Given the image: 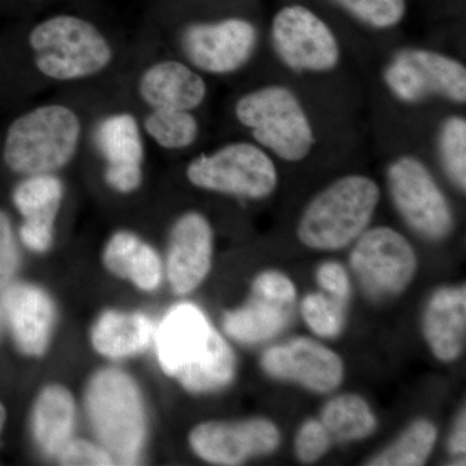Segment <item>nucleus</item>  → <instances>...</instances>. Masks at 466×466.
<instances>
[{"mask_svg": "<svg viewBox=\"0 0 466 466\" xmlns=\"http://www.w3.org/2000/svg\"><path fill=\"white\" fill-rule=\"evenodd\" d=\"M86 404L104 449L118 464H137L146 441V415L133 380L121 370H100L88 385Z\"/></svg>", "mask_w": 466, "mask_h": 466, "instance_id": "nucleus-5", "label": "nucleus"}, {"mask_svg": "<svg viewBox=\"0 0 466 466\" xmlns=\"http://www.w3.org/2000/svg\"><path fill=\"white\" fill-rule=\"evenodd\" d=\"M29 46L39 72L58 82L100 75L113 60L112 46L99 27L75 15H55L36 24Z\"/></svg>", "mask_w": 466, "mask_h": 466, "instance_id": "nucleus-3", "label": "nucleus"}, {"mask_svg": "<svg viewBox=\"0 0 466 466\" xmlns=\"http://www.w3.org/2000/svg\"><path fill=\"white\" fill-rule=\"evenodd\" d=\"M63 198V183L55 174L30 175L15 189L14 202L24 217L21 240L29 249L42 253L51 247Z\"/></svg>", "mask_w": 466, "mask_h": 466, "instance_id": "nucleus-17", "label": "nucleus"}, {"mask_svg": "<svg viewBox=\"0 0 466 466\" xmlns=\"http://www.w3.org/2000/svg\"><path fill=\"white\" fill-rule=\"evenodd\" d=\"M258 33L249 21L231 17L193 24L182 34V48L193 66L208 75L241 69L256 51Z\"/></svg>", "mask_w": 466, "mask_h": 466, "instance_id": "nucleus-12", "label": "nucleus"}, {"mask_svg": "<svg viewBox=\"0 0 466 466\" xmlns=\"http://www.w3.org/2000/svg\"><path fill=\"white\" fill-rule=\"evenodd\" d=\"M104 263L110 272L128 279L140 289L155 290L161 284V259L134 233H115L104 250Z\"/></svg>", "mask_w": 466, "mask_h": 466, "instance_id": "nucleus-21", "label": "nucleus"}, {"mask_svg": "<svg viewBox=\"0 0 466 466\" xmlns=\"http://www.w3.org/2000/svg\"><path fill=\"white\" fill-rule=\"evenodd\" d=\"M61 465L66 466H90L113 465L115 459L106 449L86 441H67L66 447L58 453Z\"/></svg>", "mask_w": 466, "mask_h": 466, "instance_id": "nucleus-32", "label": "nucleus"}, {"mask_svg": "<svg viewBox=\"0 0 466 466\" xmlns=\"http://www.w3.org/2000/svg\"><path fill=\"white\" fill-rule=\"evenodd\" d=\"M437 429L425 420L417 421L388 450L370 462L375 466H419L431 456Z\"/></svg>", "mask_w": 466, "mask_h": 466, "instance_id": "nucleus-27", "label": "nucleus"}, {"mask_svg": "<svg viewBox=\"0 0 466 466\" xmlns=\"http://www.w3.org/2000/svg\"><path fill=\"white\" fill-rule=\"evenodd\" d=\"M318 281L328 293L339 299H345L349 296V278L345 269L339 263H324L319 268Z\"/></svg>", "mask_w": 466, "mask_h": 466, "instance_id": "nucleus-35", "label": "nucleus"}, {"mask_svg": "<svg viewBox=\"0 0 466 466\" xmlns=\"http://www.w3.org/2000/svg\"><path fill=\"white\" fill-rule=\"evenodd\" d=\"M391 198L401 217L429 238H444L452 228V213L433 175L420 159L404 156L388 168Z\"/></svg>", "mask_w": 466, "mask_h": 466, "instance_id": "nucleus-10", "label": "nucleus"}, {"mask_svg": "<svg viewBox=\"0 0 466 466\" xmlns=\"http://www.w3.org/2000/svg\"><path fill=\"white\" fill-rule=\"evenodd\" d=\"M81 119L63 104H47L26 112L9 126L5 161L17 174H54L66 167L81 142Z\"/></svg>", "mask_w": 466, "mask_h": 466, "instance_id": "nucleus-2", "label": "nucleus"}, {"mask_svg": "<svg viewBox=\"0 0 466 466\" xmlns=\"http://www.w3.org/2000/svg\"><path fill=\"white\" fill-rule=\"evenodd\" d=\"M144 130L162 148H188L198 137V119L189 110L152 109L144 118Z\"/></svg>", "mask_w": 466, "mask_h": 466, "instance_id": "nucleus-26", "label": "nucleus"}, {"mask_svg": "<svg viewBox=\"0 0 466 466\" xmlns=\"http://www.w3.org/2000/svg\"><path fill=\"white\" fill-rule=\"evenodd\" d=\"M5 407L0 403V431H2L3 426H5Z\"/></svg>", "mask_w": 466, "mask_h": 466, "instance_id": "nucleus-37", "label": "nucleus"}, {"mask_svg": "<svg viewBox=\"0 0 466 466\" xmlns=\"http://www.w3.org/2000/svg\"><path fill=\"white\" fill-rule=\"evenodd\" d=\"M321 420L329 435L345 441L363 440L375 431L377 425L366 401L352 394L330 400L324 408Z\"/></svg>", "mask_w": 466, "mask_h": 466, "instance_id": "nucleus-25", "label": "nucleus"}, {"mask_svg": "<svg viewBox=\"0 0 466 466\" xmlns=\"http://www.w3.org/2000/svg\"><path fill=\"white\" fill-rule=\"evenodd\" d=\"M302 314L306 323L319 336L333 337L343 324L342 300L324 294H309L303 299Z\"/></svg>", "mask_w": 466, "mask_h": 466, "instance_id": "nucleus-29", "label": "nucleus"}, {"mask_svg": "<svg viewBox=\"0 0 466 466\" xmlns=\"http://www.w3.org/2000/svg\"><path fill=\"white\" fill-rule=\"evenodd\" d=\"M271 39L281 63L294 72H329L341 56L332 29L302 5H289L276 15Z\"/></svg>", "mask_w": 466, "mask_h": 466, "instance_id": "nucleus-9", "label": "nucleus"}, {"mask_svg": "<svg viewBox=\"0 0 466 466\" xmlns=\"http://www.w3.org/2000/svg\"><path fill=\"white\" fill-rule=\"evenodd\" d=\"M139 95L152 109L198 108L208 95V86L198 70L182 61L153 64L139 81Z\"/></svg>", "mask_w": 466, "mask_h": 466, "instance_id": "nucleus-19", "label": "nucleus"}, {"mask_svg": "<svg viewBox=\"0 0 466 466\" xmlns=\"http://www.w3.org/2000/svg\"><path fill=\"white\" fill-rule=\"evenodd\" d=\"M253 291L287 305H291L296 299L293 283L280 272L269 271L260 274L254 281Z\"/></svg>", "mask_w": 466, "mask_h": 466, "instance_id": "nucleus-34", "label": "nucleus"}, {"mask_svg": "<svg viewBox=\"0 0 466 466\" xmlns=\"http://www.w3.org/2000/svg\"><path fill=\"white\" fill-rule=\"evenodd\" d=\"M466 447V428H465V412L460 416L458 424H456L455 431L451 438V450L455 453H464Z\"/></svg>", "mask_w": 466, "mask_h": 466, "instance_id": "nucleus-36", "label": "nucleus"}, {"mask_svg": "<svg viewBox=\"0 0 466 466\" xmlns=\"http://www.w3.org/2000/svg\"><path fill=\"white\" fill-rule=\"evenodd\" d=\"M351 263L370 294L391 296L412 280L417 259L404 236L389 227H377L359 236Z\"/></svg>", "mask_w": 466, "mask_h": 466, "instance_id": "nucleus-11", "label": "nucleus"}, {"mask_svg": "<svg viewBox=\"0 0 466 466\" xmlns=\"http://www.w3.org/2000/svg\"><path fill=\"white\" fill-rule=\"evenodd\" d=\"M235 115L259 147L284 161H302L314 148L315 133L308 113L285 86L248 92L236 103Z\"/></svg>", "mask_w": 466, "mask_h": 466, "instance_id": "nucleus-6", "label": "nucleus"}, {"mask_svg": "<svg viewBox=\"0 0 466 466\" xmlns=\"http://www.w3.org/2000/svg\"><path fill=\"white\" fill-rule=\"evenodd\" d=\"M18 251L12 235L11 223L0 211V289L11 283L18 268Z\"/></svg>", "mask_w": 466, "mask_h": 466, "instance_id": "nucleus-33", "label": "nucleus"}, {"mask_svg": "<svg viewBox=\"0 0 466 466\" xmlns=\"http://www.w3.org/2000/svg\"><path fill=\"white\" fill-rule=\"evenodd\" d=\"M95 142L106 159L109 186L121 193L137 191L143 182L146 149L135 116L130 113L106 116L96 127Z\"/></svg>", "mask_w": 466, "mask_h": 466, "instance_id": "nucleus-15", "label": "nucleus"}, {"mask_svg": "<svg viewBox=\"0 0 466 466\" xmlns=\"http://www.w3.org/2000/svg\"><path fill=\"white\" fill-rule=\"evenodd\" d=\"M383 79L403 103H420L433 96L459 104L466 101L464 64L440 52L424 48L398 52L386 66Z\"/></svg>", "mask_w": 466, "mask_h": 466, "instance_id": "nucleus-8", "label": "nucleus"}, {"mask_svg": "<svg viewBox=\"0 0 466 466\" xmlns=\"http://www.w3.org/2000/svg\"><path fill=\"white\" fill-rule=\"evenodd\" d=\"M76 406L72 394L63 386L43 389L33 410L36 443L48 456H57L72 438Z\"/></svg>", "mask_w": 466, "mask_h": 466, "instance_id": "nucleus-23", "label": "nucleus"}, {"mask_svg": "<svg viewBox=\"0 0 466 466\" xmlns=\"http://www.w3.org/2000/svg\"><path fill=\"white\" fill-rule=\"evenodd\" d=\"M350 14L376 29L398 25L406 14V0H337Z\"/></svg>", "mask_w": 466, "mask_h": 466, "instance_id": "nucleus-30", "label": "nucleus"}, {"mask_svg": "<svg viewBox=\"0 0 466 466\" xmlns=\"http://www.w3.org/2000/svg\"><path fill=\"white\" fill-rule=\"evenodd\" d=\"M329 444L330 435L327 429L321 422L311 420L300 428L297 435V456L303 462L317 461L329 449Z\"/></svg>", "mask_w": 466, "mask_h": 466, "instance_id": "nucleus-31", "label": "nucleus"}, {"mask_svg": "<svg viewBox=\"0 0 466 466\" xmlns=\"http://www.w3.org/2000/svg\"><path fill=\"white\" fill-rule=\"evenodd\" d=\"M213 256V231L198 213L180 217L171 229L167 274L175 293L187 294L207 278Z\"/></svg>", "mask_w": 466, "mask_h": 466, "instance_id": "nucleus-16", "label": "nucleus"}, {"mask_svg": "<svg viewBox=\"0 0 466 466\" xmlns=\"http://www.w3.org/2000/svg\"><path fill=\"white\" fill-rule=\"evenodd\" d=\"M280 441L276 426L268 420L240 422H205L189 435L191 447L201 459L218 465H238L253 456L265 455Z\"/></svg>", "mask_w": 466, "mask_h": 466, "instance_id": "nucleus-13", "label": "nucleus"}, {"mask_svg": "<svg viewBox=\"0 0 466 466\" xmlns=\"http://www.w3.org/2000/svg\"><path fill=\"white\" fill-rule=\"evenodd\" d=\"M2 306L21 351L35 357L42 355L55 323L50 297L34 285L15 284L3 291Z\"/></svg>", "mask_w": 466, "mask_h": 466, "instance_id": "nucleus-18", "label": "nucleus"}, {"mask_svg": "<svg viewBox=\"0 0 466 466\" xmlns=\"http://www.w3.org/2000/svg\"><path fill=\"white\" fill-rule=\"evenodd\" d=\"M155 327L137 312L106 311L92 329V343L99 354L112 359L133 357L148 348Z\"/></svg>", "mask_w": 466, "mask_h": 466, "instance_id": "nucleus-22", "label": "nucleus"}, {"mask_svg": "<svg viewBox=\"0 0 466 466\" xmlns=\"http://www.w3.org/2000/svg\"><path fill=\"white\" fill-rule=\"evenodd\" d=\"M441 164L460 189L466 187V121L462 116H450L441 125L438 137Z\"/></svg>", "mask_w": 466, "mask_h": 466, "instance_id": "nucleus-28", "label": "nucleus"}, {"mask_svg": "<svg viewBox=\"0 0 466 466\" xmlns=\"http://www.w3.org/2000/svg\"><path fill=\"white\" fill-rule=\"evenodd\" d=\"M193 186L207 191L263 198L278 186L274 161L258 144L236 142L193 159L187 167Z\"/></svg>", "mask_w": 466, "mask_h": 466, "instance_id": "nucleus-7", "label": "nucleus"}, {"mask_svg": "<svg viewBox=\"0 0 466 466\" xmlns=\"http://www.w3.org/2000/svg\"><path fill=\"white\" fill-rule=\"evenodd\" d=\"M379 201L375 180L364 175L339 177L306 208L299 220V240L312 249H342L363 233Z\"/></svg>", "mask_w": 466, "mask_h": 466, "instance_id": "nucleus-4", "label": "nucleus"}, {"mask_svg": "<svg viewBox=\"0 0 466 466\" xmlns=\"http://www.w3.org/2000/svg\"><path fill=\"white\" fill-rule=\"evenodd\" d=\"M290 305L254 293L247 306L228 312L225 330L238 341L253 343L265 341L284 329L289 320Z\"/></svg>", "mask_w": 466, "mask_h": 466, "instance_id": "nucleus-24", "label": "nucleus"}, {"mask_svg": "<svg viewBox=\"0 0 466 466\" xmlns=\"http://www.w3.org/2000/svg\"><path fill=\"white\" fill-rule=\"evenodd\" d=\"M159 364L187 390L225 388L235 373V357L200 309L180 303L167 312L157 333Z\"/></svg>", "mask_w": 466, "mask_h": 466, "instance_id": "nucleus-1", "label": "nucleus"}, {"mask_svg": "<svg viewBox=\"0 0 466 466\" xmlns=\"http://www.w3.org/2000/svg\"><path fill=\"white\" fill-rule=\"evenodd\" d=\"M424 329L435 357L444 361L459 357L465 342V288H447L435 294L426 309Z\"/></svg>", "mask_w": 466, "mask_h": 466, "instance_id": "nucleus-20", "label": "nucleus"}, {"mask_svg": "<svg viewBox=\"0 0 466 466\" xmlns=\"http://www.w3.org/2000/svg\"><path fill=\"white\" fill-rule=\"evenodd\" d=\"M268 375L291 380L318 392L332 391L343 379L339 355L311 339H299L268 350L262 359Z\"/></svg>", "mask_w": 466, "mask_h": 466, "instance_id": "nucleus-14", "label": "nucleus"}]
</instances>
